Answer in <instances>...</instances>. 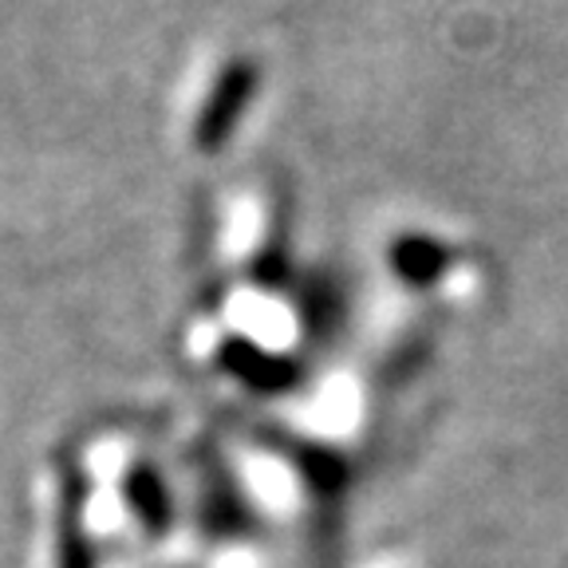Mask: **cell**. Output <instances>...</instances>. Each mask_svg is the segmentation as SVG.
<instances>
[{"label":"cell","mask_w":568,"mask_h":568,"mask_svg":"<svg viewBox=\"0 0 568 568\" xmlns=\"http://www.w3.org/2000/svg\"><path fill=\"white\" fill-rule=\"evenodd\" d=\"M257 83H261L257 60L233 55V60L222 63V71H217L210 83V95L197 106V119H194L197 151H222L225 142L233 139V131H237L241 119H245L248 103L257 95Z\"/></svg>","instance_id":"obj_1"},{"label":"cell","mask_w":568,"mask_h":568,"mask_svg":"<svg viewBox=\"0 0 568 568\" xmlns=\"http://www.w3.org/2000/svg\"><path fill=\"white\" fill-rule=\"evenodd\" d=\"M222 367L237 375L241 383H248V387H261V390L288 387V383H293V375H296V367L288 364L284 355L265 352V347L248 344V339H225Z\"/></svg>","instance_id":"obj_2"},{"label":"cell","mask_w":568,"mask_h":568,"mask_svg":"<svg viewBox=\"0 0 568 568\" xmlns=\"http://www.w3.org/2000/svg\"><path fill=\"white\" fill-rule=\"evenodd\" d=\"M390 268L399 273V281L426 288V284H435L450 268V248L443 241L426 237V233H407V237L390 245Z\"/></svg>","instance_id":"obj_3"},{"label":"cell","mask_w":568,"mask_h":568,"mask_svg":"<svg viewBox=\"0 0 568 568\" xmlns=\"http://www.w3.org/2000/svg\"><path fill=\"white\" fill-rule=\"evenodd\" d=\"M131 497H134V506H139L142 517H151V521H162V486L154 474L142 470L139 478L131 481Z\"/></svg>","instance_id":"obj_4"}]
</instances>
